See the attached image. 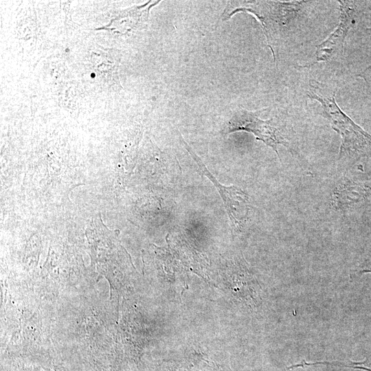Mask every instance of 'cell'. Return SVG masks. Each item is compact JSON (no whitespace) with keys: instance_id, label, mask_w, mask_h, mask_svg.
I'll return each instance as SVG.
<instances>
[{"instance_id":"cell-1","label":"cell","mask_w":371,"mask_h":371,"mask_svg":"<svg viewBox=\"0 0 371 371\" xmlns=\"http://www.w3.org/2000/svg\"><path fill=\"white\" fill-rule=\"evenodd\" d=\"M337 89L315 80L309 82L308 98L318 102L319 113L341 137L338 160L357 157L371 153V135L357 124L338 106Z\"/></svg>"},{"instance_id":"cell-2","label":"cell","mask_w":371,"mask_h":371,"mask_svg":"<svg viewBox=\"0 0 371 371\" xmlns=\"http://www.w3.org/2000/svg\"><path fill=\"white\" fill-rule=\"evenodd\" d=\"M303 1H230V9L224 15L229 18L235 12H247L254 14L261 23L268 45L273 53V45L278 32L286 27L302 11Z\"/></svg>"},{"instance_id":"cell-3","label":"cell","mask_w":371,"mask_h":371,"mask_svg":"<svg viewBox=\"0 0 371 371\" xmlns=\"http://www.w3.org/2000/svg\"><path fill=\"white\" fill-rule=\"evenodd\" d=\"M263 110L251 111L244 109L236 111L224 128L225 134L246 131L251 133L258 140L271 148L280 158L278 147L282 145L289 148V142L284 126L273 118L262 120L259 115Z\"/></svg>"},{"instance_id":"cell-4","label":"cell","mask_w":371,"mask_h":371,"mask_svg":"<svg viewBox=\"0 0 371 371\" xmlns=\"http://www.w3.org/2000/svg\"><path fill=\"white\" fill-rule=\"evenodd\" d=\"M182 142L198 165L199 170L206 176L217 188L225 203L231 226L235 232H239L247 223L251 205L248 195L235 186H224L210 173L200 158L194 153L188 144Z\"/></svg>"},{"instance_id":"cell-5","label":"cell","mask_w":371,"mask_h":371,"mask_svg":"<svg viewBox=\"0 0 371 371\" xmlns=\"http://www.w3.org/2000/svg\"><path fill=\"white\" fill-rule=\"evenodd\" d=\"M338 2L340 5L338 25L324 41L317 45L315 61L303 66L304 67H311L319 62L328 61L344 48L346 36L359 19L361 2L347 0H341Z\"/></svg>"},{"instance_id":"cell-6","label":"cell","mask_w":371,"mask_h":371,"mask_svg":"<svg viewBox=\"0 0 371 371\" xmlns=\"http://www.w3.org/2000/svg\"><path fill=\"white\" fill-rule=\"evenodd\" d=\"M368 30L371 33V27L368 28ZM357 77L363 79L366 84L371 87V64L359 73Z\"/></svg>"},{"instance_id":"cell-7","label":"cell","mask_w":371,"mask_h":371,"mask_svg":"<svg viewBox=\"0 0 371 371\" xmlns=\"http://www.w3.org/2000/svg\"><path fill=\"white\" fill-rule=\"evenodd\" d=\"M352 364L355 365L353 366L355 368L371 371V359H366L361 362L352 363Z\"/></svg>"},{"instance_id":"cell-8","label":"cell","mask_w":371,"mask_h":371,"mask_svg":"<svg viewBox=\"0 0 371 371\" xmlns=\"http://www.w3.org/2000/svg\"><path fill=\"white\" fill-rule=\"evenodd\" d=\"M359 273H371V262H368L362 267L359 271Z\"/></svg>"}]
</instances>
